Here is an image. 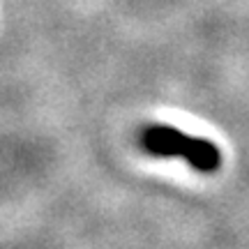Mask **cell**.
<instances>
[{
  "mask_svg": "<svg viewBox=\"0 0 249 249\" xmlns=\"http://www.w3.org/2000/svg\"><path fill=\"white\" fill-rule=\"evenodd\" d=\"M141 148L152 157H180L198 173H214L222 152L208 139L189 136L171 124H150L141 132Z\"/></svg>",
  "mask_w": 249,
  "mask_h": 249,
  "instance_id": "1",
  "label": "cell"
}]
</instances>
